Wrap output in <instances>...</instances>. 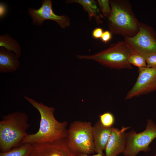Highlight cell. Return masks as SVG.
<instances>
[{"label": "cell", "mask_w": 156, "mask_h": 156, "mask_svg": "<svg viewBox=\"0 0 156 156\" xmlns=\"http://www.w3.org/2000/svg\"><path fill=\"white\" fill-rule=\"evenodd\" d=\"M156 138V124L148 119L144 131L137 133L132 129L126 133V145L122 153L125 155L136 156L141 151L148 152L151 150L150 144Z\"/></svg>", "instance_id": "obj_6"}, {"label": "cell", "mask_w": 156, "mask_h": 156, "mask_svg": "<svg viewBox=\"0 0 156 156\" xmlns=\"http://www.w3.org/2000/svg\"><path fill=\"white\" fill-rule=\"evenodd\" d=\"M134 52L124 40L112 44L98 53L89 55H78V59L94 61L110 68L117 70L133 69L129 62L130 55Z\"/></svg>", "instance_id": "obj_4"}, {"label": "cell", "mask_w": 156, "mask_h": 156, "mask_svg": "<svg viewBox=\"0 0 156 156\" xmlns=\"http://www.w3.org/2000/svg\"><path fill=\"white\" fill-rule=\"evenodd\" d=\"M0 121V149L7 152L21 144L28 135V118L24 112H16L1 116Z\"/></svg>", "instance_id": "obj_3"}, {"label": "cell", "mask_w": 156, "mask_h": 156, "mask_svg": "<svg viewBox=\"0 0 156 156\" xmlns=\"http://www.w3.org/2000/svg\"><path fill=\"white\" fill-rule=\"evenodd\" d=\"M152 156H156V151L155 153Z\"/></svg>", "instance_id": "obj_24"}, {"label": "cell", "mask_w": 156, "mask_h": 156, "mask_svg": "<svg viewBox=\"0 0 156 156\" xmlns=\"http://www.w3.org/2000/svg\"><path fill=\"white\" fill-rule=\"evenodd\" d=\"M112 33L108 30L103 32L101 38V40L105 43L108 42L112 38Z\"/></svg>", "instance_id": "obj_21"}, {"label": "cell", "mask_w": 156, "mask_h": 156, "mask_svg": "<svg viewBox=\"0 0 156 156\" xmlns=\"http://www.w3.org/2000/svg\"><path fill=\"white\" fill-rule=\"evenodd\" d=\"M111 9L108 26L112 34L124 37H131L139 31L140 23L132 10L130 2L126 0L109 1Z\"/></svg>", "instance_id": "obj_2"}, {"label": "cell", "mask_w": 156, "mask_h": 156, "mask_svg": "<svg viewBox=\"0 0 156 156\" xmlns=\"http://www.w3.org/2000/svg\"><path fill=\"white\" fill-rule=\"evenodd\" d=\"M24 97L39 111L41 119L38 132L34 134H28L21 144L51 142L66 138L67 122H60L55 118L54 107H49L28 96Z\"/></svg>", "instance_id": "obj_1"}, {"label": "cell", "mask_w": 156, "mask_h": 156, "mask_svg": "<svg viewBox=\"0 0 156 156\" xmlns=\"http://www.w3.org/2000/svg\"><path fill=\"white\" fill-rule=\"evenodd\" d=\"M100 122L104 127H112L115 122V119L114 115L110 112H106L100 115Z\"/></svg>", "instance_id": "obj_18"}, {"label": "cell", "mask_w": 156, "mask_h": 156, "mask_svg": "<svg viewBox=\"0 0 156 156\" xmlns=\"http://www.w3.org/2000/svg\"><path fill=\"white\" fill-rule=\"evenodd\" d=\"M91 123L76 121L67 130L66 138L68 145L78 153L87 155L95 152Z\"/></svg>", "instance_id": "obj_5"}, {"label": "cell", "mask_w": 156, "mask_h": 156, "mask_svg": "<svg viewBox=\"0 0 156 156\" xmlns=\"http://www.w3.org/2000/svg\"><path fill=\"white\" fill-rule=\"evenodd\" d=\"M17 55L3 47L0 49V72L8 73L15 72L20 67Z\"/></svg>", "instance_id": "obj_13"}, {"label": "cell", "mask_w": 156, "mask_h": 156, "mask_svg": "<svg viewBox=\"0 0 156 156\" xmlns=\"http://www.w3.org/2000/svg\"><path fill=\"white\" fill-rule=\"evenodd\" d=\"M103 32L102 28L100 27L96 28L92 32V36L95 39L101 38Z\"/></svg>", "instance_id": "obj_22"}, {"label": "cell", "mask_w": 156, "mask_h": 156, "mask_svg": "<svg viewBox=\"0 0 156 156\" xmlns=\"http://www.w3.org/2000/svg\"><path fill=\"white\" fill-rule=\"evenodd\" d=\"M125 156H132L131 155H125Z\"/></svg>", "instance_id": "obj_25"}, {"label": "cell", "mask_w": 156, "mask_h": 156, "mask_svg": "<svg viewBox=\"0 0 156 156\" xmlns=\"http://www.w3.org/2000/svg\"><path fill=\"white\" fill-rule=\"evenodd\" d=\"M112 127L103 126L100 121L96 122L92 127V132L95 152L103 154L111 133Z\"/></svg>", "instance_id": "obj_12"}, {"label": "cell", "mask_w": 156, "mask_h": 156, "mask_svg": "<svg viewBox=\"0 0 156 156\" xmlns=\"http://www.w3.org/2000/svg\"><path fill=\"white\" fill-rule=\"evenodd\" d=\"M67 3H75L81 5L88 13L90 20L95 17L98 20H100L98 14L99 10L96 2L94 0H70L66 1Z\"/></svg>", "instance_id": "obj_14"}, {"label": "cell", "mask_w": 156, "mask_h": 156, "mask_svg": "<svg viewBox=\"0 0 156 156\" xmlns=\"http://www.w3.org/2000/svg\"><path fill=\"white\" fill-rule=\"evenodd\" d=\"M130 127L123 126L119 129L112 127L105 149V156H117L123 152L126 144L125 131Z\"/></svg>", "instance_id": "obj_11"}, {"label": "cell", "mask_w": 156, "mask_h": 156, "mask_svg": "<svg viewBox=\"0 0 156 156\" xmlns=\"http://www.w3.org/2000/svg\"><path fill=\"white\" fill-rule=\"evenodd\" d=\"M124 40L134 52L145 60L151 55L156 53V32L146 24L140 23L138 33L133 37H124Z\"/></svg>", "instance_id": "obj_7"}, {"label": "cell", "mask_w": 156, "mask_h": 156, "mask_svg": "<svg viewBox=\"0 0 156 156\" xmlns=\"http://www.w3.org/2000/svg\"><path fill=\"white\" fill-rule=\"evenodd\" d=\"M129 62L131 65L140 67H145L146 64L145 59L142 56L135 52L131 54L129 57Z\"/></svg>", "instance_id": "obj_17"}, {"label": "cell", "mask_w": 156, "mask_h": 156, "mask_svg": "<svg viewBox=\"0 0 156 156\" xmlns=\"http://www.w3.org/2000/svg\"><path fill=\"white\" fill-rule=\"evenodd\" d=\"M29 156H78L68 145L66 138L51 142L32 143Z\"/></svg>", "instance_id": "obj_8"}, {"label": "cell", "mask_w": 156, "mask_h": 156, "mask_svg": "<svg viewBox=\"0 0 156 156\" xmlns=\"http://www.w3.org/2000/svg\"><path fill=\"white\" fill-rule=\"evenodd\" d=\"M146 64V67L154 68L156 67V53L152 54L145 59Z\"/></svg>", "instance_id": "obj_20"}, {"label": "cell", "mask_w": 156, "mask_h": 156, "mask_svg": "<svg viewBox=\"0 0 156 156\" xmlns=\"http://www.w3.org/2000/svg\"><path fill=\"white\" fill-rule=\"evenodd\" d=\"M97 1L103 15L108 18L111 11L109 1L108 0H98Z\"/></svg>", "instance_id": "obj_19"}, {"label": "cell", "mask_w": 156, "mask_h": 156, "mask_svg": "<svg viewBox=\"0 0 156 156\" xmlns=\"http://www.w3.org/2000/svg\"><path fill=\"white\" fill-rule=\"evenodd\" d=\"M0 46L8 51H13L18 57L20 56L21 51L20 45L9 35L6 34L0 36Z\"/></svg>", "instance_id": "obj_15"}, {"label": "cell", "mask_w": 156, "mask_h": 156, "mask_svg": "<svg viewBox=\"0 0 156 156\" xmlns=\"http://www.w3.org/2000/svg\"><path fill=\"white\" fill-rule=\"evenodd\" d=\"M32 146V143L21 144L7 152H1L0 156H29Z\"/></svg>", "instance_id": "obj_16"}, {"label": "cell", "mask_w": 156, "mask_h": 156, "mask_svg": "<svg viewBox=\"0 0 156 156\" xmlns=\"http://www.w3.org/2000/svg\"><path fill=\"white\" fill-rule=\"evenodd\" d=\"M138 72L136 81L127 94L125 100L156 91V67L138 68Z\"/></svg>", "instance_id": "obj_9"}, {"label": "cell", "mask_w": 156, "mask_h": 156, "mask_svg": "<svg viewBox=\"0 0 156 156\" xmlns=\"http://www.w3.org/2000/svg\"><path fill=\"white\" fill-rule=\"evenodd\" d=\"M78 156H105L103 155V154L98 153L95 155L92 156H89L88 155L82 153H79Z\"/></svg>", "instance_id": "obj_23"}, {"label": "cell", "mask_w": 156, "mask_h": 156, "mask_svg": "<svg viewBox=\"0 0 156 156\" xmlns=\"http://www.w3.org/2000/svg\"><path fill=\"white\" fill-rule=\"evenodd\" d=\"M28 12L33 19V24L40 25L44 20H53L56 22L62 29L70 26L69 18L65 15L59 16L53 12L52 8V2L50 0H44L42 5L38 9L29 8Z\"/></svg>", "instance_id": "obj_10"}]
</instances>
